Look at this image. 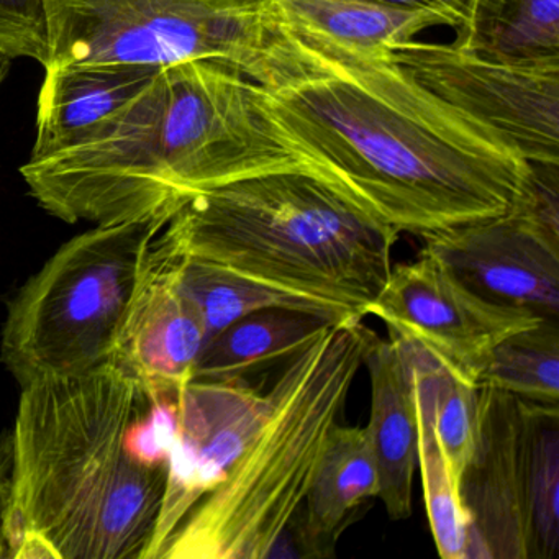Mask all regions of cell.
I'll return each mask as SVG.
<instances>
[{"instance_id":"3","label":"cell","mask_w":559,"mask_h":559,"mask_svg":"<svg viewBox=\"0 0 559 559\" xmlns=\"http://www.w3.org/2000/svg\"><path fill=\"white\" fill-rule=\"evenodd\" d=\"M150 402L112 359L22 385L2 559H142L166 467L135 463L126 435Z\"/></svg>"},{"instance_id":"16","label":"cell","mask_w":559,"mask_h":559,"mask_svg":"<svg viewBox=\"0 0 559 559\" xmlns=\"http://www.w3.org/2000/svg\"><path fill=\"white\" fill-rule=\"evenodd\" d=\"M372 497H379V473L368 431L336 425L306 502L277 543L293 545V556H332L353 512Z\"/></svg>"},{"instance_id":"13","label":"cell","mask_w":559,"mask_h":559,"mask_svg":"<svg viewBox=\"0 0 559 559\" xmlns=\"http://www.w3.org/2000/svg\"><path fill=\"white\" fill-rule=\"evenodd\" d=\"M178 257L158 238L150 248L117 332L110 359L130 372L152 401L178 397L194 381L207 332L176 277Z\"/></svg>"},{"instance_id":"6","label":"cell","mask_w":559,"mask_h":559,"mask_svg":"<svg viewBox=\"0 0 559 559\" xmlns=\"http://www.w3.org/2000/svg\"><path fill=\"white\" fill-rule=\"evenodd\" d=\"M165 222L96 225L58 248L8 307L0 359L15 381L76 376L109 361Z\"/></svg>"},{"instance_id":"9","label":"cell","mask_w":559,"mask_h":559,"mask_svg":"<svg viewBox=\"0 0 559 559\" xmlns=\"http://www.w3.org/2000/svg\"><path fill=\"white\" fill-rule=\"evenodd\" d=\"M392 57L412 80L526 163L559 165V58L496 60L417 38Z\"/></svg>"},{"instance_id":"23","label":"cell","mask_w":559,"mask_h":559,"mask_svg":"<svg viewBox=\"0 0 559 559\" xmlns=\"http://www.w3.org/2000/svg\"><path fill=\"white\" fill-rule=\"evenodd\" d=\"M415 382V381H414ZM418 469L425 507L438 555L443 559H467L471 522L461 499L460 477L441 450L427 408L418 397Z\"/></svg>"},{"instance_id":"7","label":"cell","mask_w":559,"mask_h":559,"mask_svg":"<svg viewBox=\"0 0 559 559\" xmlns=\"http://www.w3.org/2000/svg\"><path fill=\"white\" fill-rule=\"evenodd\" d=\"M45 71L73 64L168 67L215 60L253 74L277 17L274 0H44Z\"/></svg>"},{"instance_id":"11","label":"cell","mask_w":559,"mask_h":559,"mask_svg":"<svg viewBox=\"0 0 559 559\" xmlns=\"http://www.w3.org/2000/svg\"><path fill=\"white\" fill-rule=\"evenodd\" d=\"M178 405V435L142 559H162L186 515L225 479L263 424L267 391L247 378L191 381L179 394Z\"/></svg>"},{"instance_id":"12","label":"cell","mask_w":559,"mask_h":559,"mask_svg":"<svg viewBox=\"0 0 559 559\" xmlns=\"http://www.w3.org/2000/svg\"><path fill=\"white\" fill-rule=\"evenodd\" d=\"M424 238V251L477 296L559 322V237L515 207Z\"/></svg>"},{"instance_id":"28","label":"cell","mask_w":559,"mask_h":559,"mask_svg":"<svg viewBox=\"0 0 559 559\" xmlns=\"http://www.w3.org/2000/svg\"><path fill=\"white\" fill-rule=\"evenodd\" d=\"M11 58L8 55L0 51V86L4 83L5 76H8L9 68H11Z\"/></svg>"},{"instance_id":"21","label":"cell","mask_w":559,"mask_h":559,"mask_svg":"<svg viewBox=\"0 0 559 559\" xmlns=\"http://www.w3.org/2000/svg\"><path fill=\"white\" fill-rule=\"evenodd\" d=\"M404 345L411 358L418 397L424 402L435 437L461 483L464 467L476 447L479 388L454 374L421 349L407 343Z\"/></svg>"},{"instance_id":"24","label":"cell","mask_w":559,"mask_h":559,"mask_svg":"<svg viewBox=\"0 0 559 559\" xmlns=\"http://www.w3.org/2000/svg\"><path fill=\"white\" fill-rule=\"evenodd\" d=\"M178 397L155 399L130 424L126 450L135 463L146 467L168 464L178 435Z\"/></svg>"},{"instance_id":"8","label":"cell","mask_w":559,"mask_h":559,"mask_svg":"<svg viewBox=\"0 0 559 559\" xmlns=\"http://www.w3.org/2000/svg\"><path fill=\"white\" fill-rule=\"evenodd\" d=\"M467 559H552L559 546V411L479 388L476 447L461 476Z\"/></svg>"},{"instance_id":"15","label":"cell","mask_w":559,"mask_h":559,"mask_svg":"<svg viewBox=\"0 0 559 559\" xmlns=\"http://www.w3.org/2000/svg\"><path fill=\"white\" fill-rule=\"evenodd\" d=\"M156 71L145 64H73L45 71L31 158L83 142L135 99Z\"/></svg>"},{"instance_id":"19","label":"cell","mask_w":559,"mask_h":559,"mask_svg":"<svg viewBox=\"0 0 559 559\" xmlns=\"http://www.w3.org/2000/svg\"><path fill=\"white\" fill-rule=\"evenodd\" d=\"M290 21L330 40L365 50H397L431 27L447 22L424 9L371 0H276Z\"/></svg>"},{"instance_id":"26","label":"cell","mask_w":559,"mask_h":559,"mask_svg":"<svg viewBox=\"0 0 559 559\" xmlns=\"http://www.w3.org/2000/svg\"><path fill=\"white\" fill-rule=\"evenodd\" d=\"M381 4L401 5V8L424 9L433 12L447 22V27H460L466 15L469 0H371Z\"/></svg>"},{"instance_id":"10","label":"cell","mask_w":559,"mask_h":559,"mask_svg":"<svg viewBox=\"0 0 559 559\" xmlns=\"http://www.w3.org/2000/svg\"><path fill=\"white\" fill-rule=\"evenodd\" d=\"M368 316L382 320L391 338L421 349L474 385L503 338L545 322L483 299L424 250L418 260L392 266Z\"/></svg>"},{"instance_id":"25","label":"cell","mask_w":559,"mask_h":559,"mask_svg":"<svg viewBox=\"0 0 559 559\" xmlns=\"http://www.w3.org/2000/svg\"><path fill=\"white\" fill-rule=\"evenodd\" d=\"M0 51L48 64V24L44 0H0Z\"/></svg>"},{"instance_id":"5","label":"cell","mask_w":559,"mask_h":559,"mask_svg":"<svg viewBox=\"0 0 559 559\" xmlns=\"http://www.w3.org/2000/svg\"><path fill=\"white\" fill-rule=\"evenodd\" d=\"M374 335L362 320L329 323L284 361L260 430L162 559L270 558L306 502Z\"/></svg>"},{"instance_id":"1","label":"cell","mask_w":559,"mask_h":559,"mask_svg":"<svg viewBox=\"0 0 559 559\" xmlns=\"http://www.w3.org/2000/svg\"><path fill=\"white\" fill-rule=\"evenodd\" d=\"M250 80L299 166L399 235L506 214L528 179L530 163L412 80L392 51L330 40L280 8Z\"/></svg>"},{"instance_id":"27","label":"cell","mask_w":559,"mask_h":559,"mask_svg":"<svg viewBox=\"0 0 559 559\" xmlns=\"http://www.w3.org/2000/svg\"><path fill=\"white\" fill-rule=\"evenodd\" d=\"M9 493H11V438L5 437L0 443V559H2V548H4Z\"/></svg>"},{"instance_id":"17","label":"cell","mask_w":559,"mask_h":559,"mask_svg":"<svg viewBox=\"0 0 559 559\" xmlns=\"http://www.w3.org/2000/svg\"><path fill=\"white\" fill-rule=\"evenodd\" d=\"M329 319L293 307H267L248 313L205 343L194 381L245 378L287 358L309 343Z\"/></svg>"},{"instance_id":"22","label":"cell","mask_w":559,"mask_h":559,"mask_svg":"<svg viewBox=\"0 0 559 559\" xmlns=\"http://www.w3.org/2000/svg\"><path fill=\"white\" fill-rule=\"evenodd\" d=\"M477 388L497 389L539 404L558 405V320H545L503 338L490 353Z\"/></svg>"},{"instance_id":"2","label":"cell","mask_w":559,"mask_h":559,"mask_svg":"<svg viewBox=\"0 0 559 559\" xmlns=\"http://www.w3.org/2000/svg\"><path fill=\"white\" fill-rule=\"evenodd\" d=\"M253 87L222 61L159 67L96 132L63 152L28 159L22 176L38 205L67 224L168 225L209 189L299 166L271 135Z\"/></svg>"},{"instance_id":"14","label":"cell","mask_w":559,"mask_h":559,"mask_svg":"<svg viewBox=\"0 0 559 559\" xmlns=\"http://www.w3.org/2000/svg\"><path fill=\"white\" fill-rule=\"evenodd\" d=\"M365 366L371 381V414L366 425L379 473V499L392 520L412 513L418 467V414L414 371L399 340H371Z\"/></svg>"},{"instance_id":"4","label":"cell","mask_w":559,"mask_h":559,"mask_svg":"<svg viewBox=\"0 0 559 559\" xmlns=\"http://www.w3.org/2000/svg\"><path fill=\"white\" fill-rule=\"evenodd\" d=\"M397 238L300 166L209 189L158 235L175 257L209 261L307 300L335 323L368 317L391 274Z\"/></svg>"},{"instance_id":"18","label":"cell","mask_w":559,"mask_h":559,"mask_svg":"<svg viewBox=\"0 0 559 559\" xmlns=\"http://www.w3.org/2000/svg\"><path fill=\"white\" fill-rule=\"evenodd\" d=\"M453 45L496 60L559 58V0H469Z\"/></svg>"},{"instance_id":"20","label":"cell","mask_w":559,"mask_h":559,"mask_svg":"<svg viewBox=\"0 0 559 559\" xmlns=\"http://www.w3.org/2000/svg\"><path fill=\"white\" fill-rule=\"evenodd\" d=\"M176 277L182 296L194 307L204 323L207 342L248 313L267 307L309 310L333 322L323 310L307 300L277 293L209 261L178 257Z\"/></svg>"}]
</instances>
